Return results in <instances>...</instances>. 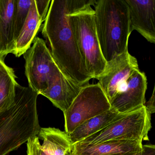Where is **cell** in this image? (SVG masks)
I'll list each match as a JSON object with an SVG mask.
<instances>
[{"mask_svg":"<svg viewBox=\"0 0 155 155\" xmlns=\"http://www.w3.org/2000/svg\"><path fill=\"white\" fill-rule=\"evenodd\" d=\"M17 78L13 69L0 58V112L8 109L14 103Z\"/></svg>","mask_w":155,"mask_h":155,"instance_id":"obj_17","label":"cell"},{"mask_svg":"<svg viewBox=\"0 0 155 155\" xmlns=\"http://www.w3.org/2000/svg\"><path fill=\"white\" fill-rule=\"evenodd\" d=\"M155 87H154L153 89V92H152L151 97H150L149 100L147 102L146 104H145V107L147 109L149 113L151 115L155 112Z\"/></svg>","mask_w":155,"mask_h":155,"instance_id":"obj_22","label":"cell"},{"mask_svg":"<svg viewBox=\"0 0 155 155\" xmlns=\"http://www.w3.org/2000/svg\"><path fill=\"white\" fill-rule=\"evenodd\" d=\"M38 94L18 83L14 103L0 112V155L16 150L37 136L41 127L37 109Z\"/></svg>","mask_w":155,"mask_h":155,"instance_id":"obj_2","label":"cell"},{"mask_svg":"<svg viewBox=\"0 0 155 155\" xmlns=\"http://www.w3.org/2000/svg\"><path fill=\"white\" fill-rule=\"evenodd\" d=\"M142 140H114L83 148H71L73 155H127L141 151Z\"/></svg>","mask_w":155,"mask_h":155,"instance_id":"obj_12","label":"cell"},{"mask_svg":"<svg viewBox=\"0 0 155 155\" xmlns=\"http://www.w3.org/2000/svg\"><path fill=\"white\" fill-rule=\"evenodd\" d=\"M28 155H47L41 149V145L38 136L30 138L27 141Z\"/></svg>","mask_w":155,"mask_h":155,"instance_id":"obj_19","label":"cell"},{"mask_svg":"<svg viewBox=\"0 0 155 155\" xmlns=\"http://www.w3.org/2000/svg\"><path fill=\"white\" fill-rule=\"evenodd\" d=\"M131 32L137 31L148 41L155 43V0H125Z\"/></svg>","mask_w":155,"mask_h":155,"instance_id":"obj_10","label":"cell"},{"mask_svg":"<svg viewBox=\"0 0 155 155\" xmlns=\"http://www.w3.org/2000/svg\"><path fill=\"white\" fill-rule=\"evenodd\" d=\"M151 128V115L144 105L122 114L104 128L73 144L71 147H85L114 140H149Z\"/></svg>","mask_w":155,"mask_h":155,"instance_id":"obj_5","label":"cell"},{"mask_svg":"<svg viewBox=\"0 0 155 155\" xmlns=\"http://www.w3.org/2000/svg\"><path fill=\"white\" fill-rule=\"evenodd\" d=\"M127 155H155V147L154 145H143V150L134 154Z\"/></svg>","mask_w":155,"mask_h":155,"instance_id":"obj_21","label":"cell"},{"mask_svg":"<svg viewBox=\"0 0 155 155\" xmlns=\"http://www.w3.org/2000/svg\"><path fill=\"white\" fill-rule=\"evenodd\" d=\"M91 4L69 14L71 26L88 73L97 79L104 72L107 62L100 48Z\"/></svg>","mask_w":155,"mask_h":155,"instance_id":"obj_4","label":"cell"},{"mask_svg":"<svg viewBox=\"0 0 155 155\" xmlns=\"http://www.w3.org/2000/svg\"><path fill=\"white\" fill-rule=\"evenodd\" d=\"M66 155H73L72 154H71V151H69V152H68V153L66 154Z\"/></svg>","mask_w":155,"mask_h":155,"instance_id":"obj_23","label":"cell"},{"mask_svg":"<svg viewBox=\"0 0 155 155\" xmlns=\"http://www.w3.org/2000/svg\"><path fill=\"white\" fill-rule=\"evenodd\" d=\"M110 109L109 101L98 83L84 86L68 109L63 112L65 132L71 133L86 120Z\"/></svg>","mask_w":155,"mask_h":155,"instance_id":"obj_6","label":"cell"},{"mask_svg":"<svg viewBox=\"0 0 155 155\" xmlns=\"http://www.w3.org/2000/svg\"><path fill=\"white\" fill-rule=\"evenodd\" d=\"M43 141L41 149L47 155H66L72 144L68 134L54 127H41L38 135Z\"/></svg>","mask_w":155,"mask_h":155,"instance_id":"obj_14","label":"cell"},{"mask_svg":"<svg viewBox=\"0 0 155 155\" xmlns=\"http://www.w3.org/2000/svg\"><path fill=\"white\" fill-rule=\"evenodd\" d=\"M147 86L145 73L139 68L132 71L110 102L111 109L120 114H125L144 106Z\"/></svg>","mask_w":155,"mask_h":155,"instance_id":"obj_8","label":"cell"},{"mask_svg":"<svg viewBox=\"0 0 155 155\" xmlns=\"http://www.w3.org/2000/svg\"><path fill=\"white\" fill-rule=\"evenodd\" d=\"M120 114L110 109L101 115L91 118L81 124L68 134L72 145L95 134L120 117Z\"/></svg>","mask_w":155,"mask_h":155,"instance_id":"obj_16","label":"cell"},{"mask_svg":"<svg viewBox=\"0 0 155 155\" xmlns=\"http://www.w3.org/2000/svg\"><path fill=\"white\" fill-rule=\"evenodd\" d=\"M96 2V0H52L42 26V35L54 60L67 77L81 86L88 85L92 78L80 52L69 14L89 4L94 6Z\"/></svg>","mask_w":155,"mask_h":155,"instance_id":"obj_1","label":"cell"},{"mask_svg":"<svg viewBox=\"0 0 155 155\" xmlns=\"http://www.w3.org/2000/svg\"><path fill=\"white\" fill-rule=\"evenodd\" d=\"M33 43L23 55L29 87L39 95L48 88L50 81L62 71L42 39L36 37Z\"/></svg>","mask_w":155,"mask_h":155,"instance_id":"obj_7","label":"cell"},{"mask_svg":"<svg viewBox=\"0 0 155 155\" xmlns=\"http://www.w3.org/2000/svg\"><path fill=\"white\" fill-rule=\"evenodd\" d=\"M36 8L41 22H44L47 18L49 9L50 0H35Z\"/></svg>","mask_w":155,"mask_h":155,"instance_id":"obj_20","label":"cell"},{"mask_svg":"<svg viewBox=\"0 0 155 155\" xmlns=\"http://www.w3.org/2000/svg\"><path fill=\"white\" fill-rule=\"evenodd\" d=\"M137 68V60L128 51L107 62L105 71L97 80L110 103L119 91L130 72Z\"/></svg>","mask_w":155,"mask_h":155,"instance_id":"obj_9","label":"cell"},{"mask_svg":"<svg viewBox=\"0 0 155 155\" xmlns=\"http://www.w3.org/2000/svg\"><path fill=\"white\" fill-rule=\"evenodd\" d=\"M32 0H17L13 16L14 38L16 40L27 19Z\"/></svg>","mask_w":155,"mask_h":155,"instance_id":"obj_18","label":"cell"},{"mask_svg":"<svg viewBox=\"0 0 155 155\" xmlns=\"http://www.w3.org/2000/svg\"><path fill=\"white\" fill-rule=\"evenodd\" d=\"M17 0H0V58L14 54L13 16Z\"/></svg>","mask_w":155,"mask_h":155,"instance_id":"obj_13","label":"cell"},{"mask_svg":"<svg viewBox=\"0 0 155 155\" xmlns=\"http://www.w3.org/2000/svg\"><path fill=\"white\" fill-rule=\"evenodd\" d=\"M95 27L103 57L108 62L128 51L131 34L125 0H97L94 6Z\"/></svg>","mask_w":155,"mask_h":155,"instance_id":"obj_3","label":"cell"},{"mask_svg":"<svg viewBox=\"0 0 155 155\" xmlns=\"http://www.w3.org/2000/svg\"><path fill=\"white\" fill-rule=\"evenodd\" d=\"M41 24L35 0H32L27 19L15 43V52L13 54L16 57L19 58L31 48Z\"/></svg>","mask_w":155,"mask_h":155,"instance_id":"obj_15","label":"cell"},{"mask_svg":"<svg viewBox=\"0 0 155 155\" xmlns=\"http://www.w3.org/2000/svg\"><path fill=\"white\" fill-rule=\"evenodd\" d=\"M84 86L71 80L62 71L57 74L49 83L48 88L41 95L64 112L72 104Z\"/></svg>","mask_w":155,"mask_h":155,"instance_id":"obj_11","label":"cell"}]
</instances>
